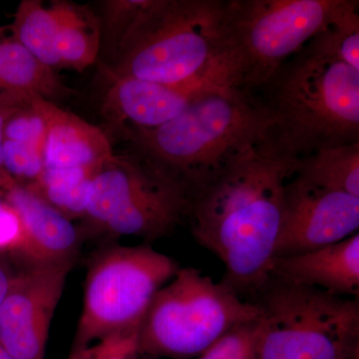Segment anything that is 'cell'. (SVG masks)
<instances>
[{"mask_svg":"<svg viewBox=\"0 0 359 359\" xmlns=\"http://www.w3.org/2000/svg\"><path fill=\"white\" fill-rule=\"evenodd\" d=\"M297 162L266 132L226 161L191 201L193 238L224 264L222 283L248 301L271 278L285 186Z\"/></svg>","mask_w":359,"mask_h":359,"instance_id":"6da1fadb","label":"cell"},{"mask_svg":"<svg viewBox=\"0 0 359 359\" xmlns=\"http://www.w3.org/2000/svg\"><path fill=\"white\" fill-rule=\"evenodd\" d=\"M103 73L155 83L241 86L226 0H151Z\"/></svg>","mask_w":359,"mask_h":359,"instance_id":"7a4b0ae2","label":"cell"},{"mask_svg":"<svg viewBox=\"0 0 359 359\" xmlns=\"http://www.w3.org/2000/svg\"><path fill=\"white\" fill-rule=\"evenodd\" d=\"M269 137L295 159L359 142V70L311 41L257 89Z\"/></svg>","mask_w":359,"mask_h":359,"instance_id":"3957f363","label":"cell"},{"mask_svg":"<svg viewBox=\"0 0 359 359\" xmlns=\"http://www.w3.org/2000/svg\"><path fill=\"white\" fill-rule=\"evenodd\" d=\"M269 126L256 92L221 86L205 92L162 126L126 130L122 136L133 150L185 184L193 197L226 161L266 134Z\"/></svg>","mask_w":359,"mask_h":359,"instance_id":"277c9868","label":"cell"},{"mask_svg":"<svg viewBox=\"0 0 359 359\" xmlns=\"http://www.w3.org/2000/svg\"><path fill=\"white\" fill-rule=\"evenodd\" d=\"M252 302L261 311L255 359H358V299L271 276Z\"/></svg>","mask_w":359,"mask_h":359,"instance_id":"5b68a950","label":"cell"},{"mask_svg":"<svg viewBox=\"0 0 359 359\" xmlns=\"http://www.w3.org/2000/svg\"><path fill=\"white\" fill-rule=\"evenodd\" d=\"M191 201L185 184L131 148L114 155L92 180L84 233L154 242L187 221Z\"/></svg>","mask_w":359,"mask_h":359,"instance_id":"8992f818","label":"cell"},{"mask_svg":"<svg viewBox=\"0 0 359 359\" xmlns=\"http://www.w3.org/2000/svg\"><path fill=\"white\" fill-rule=\"evenodd\" d=\"M259 313L256 302L244 301L224 283L200 269L181 268L146 311L139 328V353L157 359L198 358Z\"/></svg>","mask_w":359,"mask_h":359,"instance_id":"52a82bcc","label":"cell"},{"mask_svg":"<svg viewBox=\"0 0 359 359\" xmlns=\"http://www.w3.org/2000/svg\"><path fill=\"white\" fill-rule=\"evenodd\" d=\"M180 269L174 259L149 245H109L95 252L89 259L71 351L139 330L153 297Z\"/></svg>","mask_w":359,"mask_h":359,"instance_id":"ba28073f","label":"cell"},{"mask_svg":"<svg viewBox=\"0 0 359 359\" xmlns=\"http://www.w3.org/2000/svg\"><path fill=\"white\" fill-rule=\"evenodd\" d=\"M353 0H226L241 86L256 91Z\"/></svg>","mask_w":359,"mask_h":359,"instance_id":"9c48e42d","label":"cell"},{"mask_svg":"<svg viewBox=\"0 0 359 359\" xmlns=\"http://www.w3.org/2000/svg\"><path fill=\"white\" fill-rule=\"evenodd\" d=\"M0 306V344L14 359H45L51 321L74 262L23 261Z\"/></svg>","mask_w":359,"mask_h":359,"instance_id":"30bf717a","label":"cell"},{"mask_svg":"<svg viewBox=\"0 0 359 359\" xmlns=\"http://www.w3.org/2000/svg\"><path fill=\"white\" fill-rule=\"evenodd\" d=\"M358 229L359 197L320 188L294 174L285 186L275 259L341 242Z\"/></svg>","mask_w":359,"mask_h":359,"instance_id":"8fae6325","label":"cell"},{"mask_svg":"<svg viewBox=\"0 0 359 359\" xmlns=\"http://www.w3.org/2000/svg\"><path fill=\"white\" fill-rule=\"evenodd\" d=\"M108 81L102 115L110 129L150 130L169 122L209 90L231 85L176 86L103 73Z\"/></svg>","mask_w":359,"mask_h":359,"instance_id":"7c38bea8","label":"cell"},{"mask_svg":"<svg viewBox=\"0 0 359 359\" xmlns=\"http://www.w3.org/2000/svg\"><path fill=\"white\" fill-rule=\"evenodd\" d=\"M0 194L18 212L26 238L25 257L20 261L74 262L81 231L37 194L0 169Z\"/></svg>","mask_w":359,"mask_h":359,"instance_id":"4fadbf2b","label":"cell"},{"mask_svg":"<svg viewBox=\"0 0 359 359\" xmlns=\"http://www.w3.org/2000/svg\"><path fill=\"white\" fill-rule=\"evenodd\" d=\"M271 276L339 297L358 299L359 233L313 252L276 257Z\"/></svg>","mask_w":359,"mask_h":359,"instance_id":"5bb4252c","label":"cell"},{"mask_svg":"<svg viewBox=\"0 0 359 359\" xmlns=\"http://www.w3.org/2000/svg\"><path fill=\"white\" fill-rule=\"evenodd\" d=\"M32 103L46 125L45 168L101 167L114 157L104 130L40 97Z\"/></svg>","mask_w":359,"mask_h":359,"instance_id":"9a60e30c","label":"cell"},{"mask_svg":"<svg viewBox=\"0 0 359 359\" xmlns=\"http://www.w3.org/2000/svg\"><path fill=\"white\" fill-rule=\"evenodd\" d=\"M75 91L16 40L8 26L0 27V104L18 107L33 97L55 103Z\"/></svg>","mask_w":359,"mask_h":359,"instance_id":"2e32d148","label":"cell"},{"mask_svg":"<svg viewBox=\"0 0 359 359\" xmlns=\"http://www.w3.org/2000/svg\"><path fill=\"white\" fill-rule=\"evenodd\" d=\"M67 1H52L45 6L40 0H23L9 25L13 36L42 65L61 69L57 36Z\"/></svg>","mask_w":359,"mask_h":359,"instance_id":"e0dca14e","label":"cell"},{"mask_svg":"<svg viewBox=\"0 0 359 359\" xmlns=\"http://www.w3.org/2000/svg\"><path fill=\"white\" fill-rule=\"evenodd\" d=\"M101 167L44 168L34 183L25 186L69 221L82 219L92 180Z\"/></svg>","mask_w":359,"mask_h":359,"instance_id":"ac0fdd59","label":"cell"},{"mask_svg":"<svg viewBox=\"0 0 359 359\" xmlns=\"http://www.w3.org/2000/svg\"><path fill=\"white\" fill-rule=\"evenodd\" d=\"M100 48L99 18L88 7L67 1L56 43L60 68L81 72L95 62Z\"/></svg>","mask_w":359,"mask_h":359,"instance_id":"d6986e66","label":"cell"},{"mask_svg":"<svg viewBox=\"0 0 359 359\" xmlns=\"http://www.w3.org/2000/svg\"><path fill=\"white\" fill-rule=\"evenodd\" d=\"M295 175L320 188L359 197V142L301 158Z\"/></svg>","mask_w":359,"mask_h":359,"instance_id":"ffe728a7","label":"cell"},{"mask_svg":"<svg viewBox=\"0 0 359 359\" xmlns=\"http://www.w3.org/2000/svg\"><path fill=\"white\" fill-rule=\"evenodd\" d=\"M359 2L351 6L332 20L311 43L321 52L359 70Z\"/></svg>","mask_w":359,"mask_h":359,"instance_id":"44dd1931","label":"cell"},{"mask_svg":"<svg viewBox=\"0 0 359 359\" xmlns=\"http://www.w3.org/2000/svg\"><path fill=\"white\" fill-rule=\"evenodd\" d=\"M259 318L233 327L197 359H255Z\"/></svg>","mask_w":359,"mask_h":359,"instance_id":"7402d4cb","label":"cell"},{"mask_svg":"<svg viewBox=\"0 0 359 359\" xmlns=\"http://www.w3.org/2000/svg\"><path fill=\"white\" fill-rule=\"evenodd\" d=\"M139 330L118 332L82 348L73 349L66 359H142Z\"/></svg>","mask_w":359,"mask_h":359,"instance_id":"603a6c76","label":"cell"},{"mask_svg":"<svg viewBox=\"0 0 359 359\" xmlns=\"http://www.w3.org/2000/svg\"><path fill=\"white\" fill-rule=\"evenodd\" d=\"M15 271V266L11 259L0 255V306L6 299L9 285Z\"/></svg>","mask_w":359,"mask_h":359,"instance_id":"cb8c5ba5","label":"cell"},{"mask_svg":"<svg viewBox=\"0 0 359 359\" xmlns=\"http://www.w3.org/2000/svg\"><path fill=\"white\" fill-rule=\"evenodd\" d=\"M0 104V168H2V143H4V130L7 116L14 109Z\"/></svg>","mask_w":359,"mask_h":359,"instance_id":"d4e9b609","label":"cell"},{"mask_svg":"<svg viewBox=\"0 0 359 359\" xmlns=\"http://www.w3.org/2000/svg\"><path fill=\"white\" fill-rule=\"evenodd\" d=\"M0 359H14L0 344Z\"/></svg>","mask_w":359,"mask_h":359,"instance_id":"484cf974","label":"cell"},{"mask_svg":"<svg viewBox=\"0 0 359 359\" xmlns=\"http://www.w3.org/2000/svg\"><path fill=\"white\" fill-rule=\"evenodd\" d=\"M4 204V198H2L1 194H0V207Z\"/></svg>","mask_w":359,"mask_h":359,"instance_id":"4316f807","label":"cell"},{"mask_svg":"<svg viewBox=\"0 0 359 359\" xmlns=\"http://www.w3.org/2000/svg\"><path fill=\"white\" fill-rule=\"evenodd\" d=\"M142 359H157V358H149V356H142Z\"/></svg>","mask_w":359,"mask_h":359,"instance_id":"83f0119b","label":"cell"}]
</instances>
